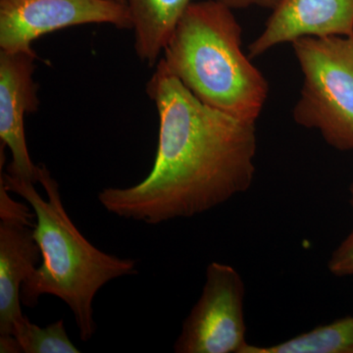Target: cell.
<instances>
[{"mask_svg":"<svg viewBox=\"0 0 353 353\" xmlns=\"http://www.w3.org/2000/svg\"><path fill=\"white\" fill-rule=\"evenodd\" d=\"M146 94L159 117L154 164L141 183L99 192L109 213L157 225L208 212L250 189L256 122L202 103L160 60Z\"/></svg>","mask_w":353,"mask_h":353,"instance_id":"obj_1","label":"cell"},{"mask_svg":"<svg viewBox=\"0 0 353 353\" xmlns=\"http://www.w3.org/2000/svg\"><path fill=\"white\" fill-rule=\"evenodd\" d=\"M38 182L48 199L41 197L34 183L12 178L1 169L0 183L34 210V236L43 257L41 266L22 285L21 301L34 307L43 294L58 297L71 309L81 340L88 341L97 330L94 296L114 279L136 274V261L101 252L83 236L65 210L59 185L43 164L38 165Z\"/></svg>","mask_w":353,"mask_h":353,"instance_id":"obj_2","label":"cell"},{"mask_svg":"<svg viewBox=\"0 0 353 353\" xmlns=\"http://www.w3.org/2000/svg\"><path fill=\"white\" fill-rule=\"evenodd\" d=\"M241 27L219 0L192 2L160 59L202 103L238 119L256 122L268 83L241 48Z\"/></svg>","mask_w":353,"mask_h":353,"instance_id":"obj_3","label":"cell"},{"mask_svg":"<svg viewBox=\"0 0 353 353\" xmlns=\"http://www.w3.org/2000/svg\"><path fill=\"white\" fill-rule=\"evenodd\" d=\"M292 43L303 75L294 121L319 131L336 150H353V36Z\"/></svg>","mask_w":353,"mask_h":353,"instance_id":"obj_4","label":"cell"},{"mask_svg":"<svg viewBox=\"0 0 353 353\" xmlns=\"http://www.w3.org/2000/svg\"><path fill=\"white\" fill-rule=\"evenodd\" d=\"M245 288L231 265L211 262L201 296L183 323L176 353H241L245 340Z\"/></svg>","mask_w":353,"mask_h":353,"instance_id":"obj_5","label":"cell"},{"mask_svg":"<svg viewBox=\"0 0 353 353\" xmlns=\"http://www.w3.org/2000/svg\"><path fill=\"white\" fill-rule=\"evenodd\" d=\"M87 24L132 29L127 4L116 0H0V50H32L41 37Z\"/></svg>","mask_w":353,"mask_h":353,"instance_id":"obj_6","label":"cell"},{"mask_svg":"<svg viewBox=\"0 0 353 353\" xmlns=\"http://www.w3.org/2000/svg\"><path fill=\"white\" fill-rule=\"evenodd\" d=\"M34 50H0V139L12 154L7 175L38 182V166L32 163L26 141L24 120L38 111V85L34 81Z\"/></svg>","mask_w":353,"mask_h":353,"instance_id":"obj_7","label":"cell"},{"mask_svg":"<svg viewBox=\"0 0 353 353\" xmlns=\"http://www.w3.org/2000/svg\"><path fill=\"white\" fill-rule=\"evenodd\" d=\"M8 192L0 183V336H12L24 319L21 288L41 256L32 230V214Z\"/></svg>","mask_w":353,"mask_h":353,"instance_id":"obj_8","label":"cell"},{"mask_svg":"<svg viewBox=\"0 0 353 353\" xmlns=\"http://www.w3.org/2000/svg\"><path fill=\"white\" fill-rule=\"evenodd\" d=\"M250 57L301 38L353 36V0H280Z\"/></svg>","mask_w":353,"mask_h":353,"instance_id":"obj_9","label":"cell"},{"mask_svg":"<svg viewBox=\"0 0 353 353\" xmlns=\"http://www.w3.org/2000/svg\"><path fill=\"white\" fill-rule=\"evenodd\" d=\"M194 0H126L139 59L152 66Z\"/></svg>","mask_w":353,"mask_h":353,"instance_id":"obj_10","label":"cell"},{"mask_svg":"<svg viewBox=\"0 0 353 353\" xmlns=\"http://www.w3.org/2000/svg\"><path fill=\"white\" fill-rule=\"evenodd\" d=\"M241 353H353V315L275 345L259 347L248 343Z\"/></svg>","mask_w":353,"mask_h":353,"instance_id":"obj_11","label":"cell"},{"mask_svg":"<svg viewBox=\"0 0 353 353\" xmlns=\"http://www.w3.org/2000/svg\"><path fill=\"white\" fill-rule=\"evenodd\" d=\"M12 336L18 352L25 353H79L80 350L70 340L63 319L46 328L32 324L27 317L18 323Z\"/></svg>","mask_w":353,"mask_h":353,"instance_id":"obj_12","label":"cell"},{"mask_svg":"<svg viewBox=\"0 0 353 353\" xmlns=\"http://www.w3.org/2000/svg\"><path fill=\"white\" fill-rule=\"evenodd\" d=\"M328 269L336 277L353 276V231L332 253Z\"/></svg>","mask_w":353,"mask_h":353,"instance_id":"obj_13","label":"cell"},{"mask_svg":"<svg viewBox=\"0 0 353 353\" xmlns=\"http://www.w3.org/2000/svg\"><path fill=\"white\" fill-rule=\"evenodd\" d=\"M230 8H245V7L259 6L274 8L280 0H219Z\"/></svg>","mask_w":353,"mask_h":353,"instance_id":"obj_14","label":"cell"},{"mask_svg":"<svg viewBox=\"0 0 353 353\" xmlns=\"http://www.w3.org/2000/svg\"><path fill=\"white\" fill-rule=\"evenodd\" d=\"M350 206H352V209L353 211V183H352V185H350Z\"/></svg>","mask_w":353,"mask_h":353,"instance_id":"obj_15","label":"cell"},{"mask_svg":"<svg viewBox=\"0 0 353 353\" xmlns=\"http://www.w3.org/2000/svg\"><path fill=\"white\" fill-rule=\"evenodd\" d=\"M116 1L121 2V3L126 4V0H116Z\"/></svg>","mask_w":353,"mask_h":353,"instance_id":"obj_16","label":"cell"}]
</instances>
